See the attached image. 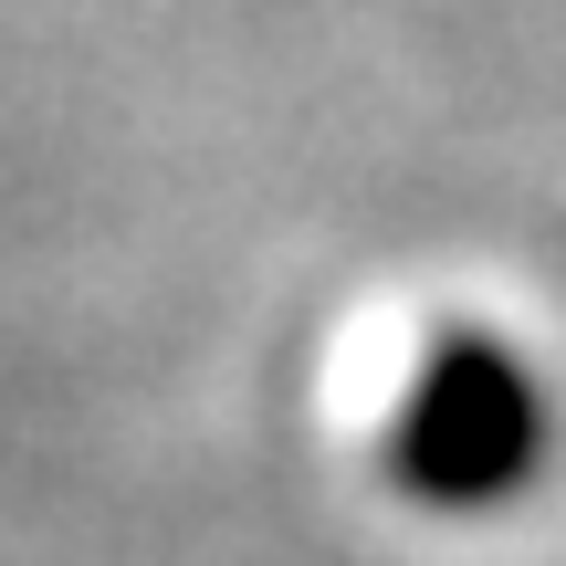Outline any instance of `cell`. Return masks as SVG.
I'll list each match as a JSON object with an SVG mask.
<instances>
[{"instance_id": "6da1fadb", "label": "cell", "mask_w": 566, "mask_h": 566, "mask_svg": "<svg viewBox=\"0 0 566 566\" xmlns=\"http://www.w3.org/2000/svg\"><path fill=\"white\" fill-rule=\"evenodd\" d=\"M535 441H546L535 378L493 336H451V346H430V367L399 399L388 472L420 504H493V493H514L535 472Z\"/></svg>"}]
</instances>
